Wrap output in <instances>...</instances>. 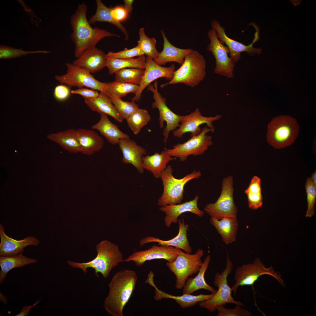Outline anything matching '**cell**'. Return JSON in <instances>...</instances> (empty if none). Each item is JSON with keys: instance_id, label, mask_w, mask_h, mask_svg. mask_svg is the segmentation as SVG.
<instances>
[{"instance_id": "cell-1", "label": "cell", "mask_w": 316, "mask_h": 316, "mask_svg": "<svg viewBox=\"0 0 316 316\" xmlns=\"http://www.w3.org/2000/svg\"><path fill=\"white\" fill-rule=\"evenodd\" d=\"M87 11L85 4H79L71 17L70 23L72 30L71 37L75 45L74 55L77 58L86 49L95 47L103 38L118 36L106 30L92 27L87 19Z\"/></svg>"}, {"instance_id": "cell-2", "label": "cell", "mask_w": 316, "mask_h": 316, "mask_svg": "<svg viewBox=\"0 0 316 316\" xmlns=\"http://www.w3.org/2000/svg\"><path fill=\"white\" fill-rule=\"evenodd\" d=\"M138 277L133 270L123 269L116 272L108 284L109 293L103 305L112 316H123L124 308L135 288Z\"/></svg>"}, {"instance_id": "cell-3", "label": "cell", "mask_w": 316, "mask_h": 316, "mask_svg": "<svg viewBox=\"0 0 316 316\" xmlns=\"http://www.w3.org/2000/svg\"><path fill=\"white\" fill-rule=\"evenodd\" d=\"M96 249L97 255L92 260L83 263L68 261V264L73 268L81 269L85 274L87 273L88 268H93L97 277L99 273L104 278H107L112 270L123 262V254L118 246L107 240L97 244Z\"/></svg>"}, {"instance_id": "cell-4", "label": "cell", "mask_w": 316, "mask_h": 316, "mask_svg": "<svg viewBox=\"0 0 316 316\" xmlns=\"http://www.w3.org/2000/svg\"><path fill=\"white\" fill-rule=\"evenodd\" d=\"M206 75V61L197 51L193 50L187 54L181 67L174 71L172 79L160 85L163 88L168 85L183 83L194 87L198 85Z\"/></svg>"}, {"instance_id": "cell-5", "label": "cell", "mask_w": 316, "mask_h": 316, "mask_svg": "<svg viewBox=\"0 0 316 316\" xmlns=\"http://www.w3.org/2000/svg\"><path fill=\"white\" fill-rule=\"evenodd\" d=\"M299 127L296 120L291 116H277L268 124L267 140L275 149L289 146L298 137Z\"/></svg>"}, {"instance_id": "cell-6", "label": "cell", "mask_w": 316, "mask_h": 316, "mask_svg": "<svg viewBox=\"0 0 316 316\" xmlns=\"http://www.w3.org/2000/svg\"><path fill=\"white\" fill-rule=\"evenodd\" d=\"M173 171L172 166L168 165L161 175L163 191L158 201V205L160 207L181 203L183 199L184 188L186 184L191 180L198 178L201 176L200 171L195 170L178 179L174 177Z\"/></svg>"}, {"instance_id": "cell-7", "label": "cell", "mask_w": 316, "mask_h": 316, "mask_svg": "<svg viewBox=\"0 0 316 316\" xmlns=\"http://www.w3.org/2000/svg\"><path fill=\"white\" fill-rule=\"evenodd\" d=\"M233 267V263L227 252L226 268L220 274L217 272L214 279L213 284L218 287V290L211 298L198 303L200 307L207 309L211 312H213L217 310V307H225L227 303L245 306L241 301L234 299L232 296L231 288L228 284L227 278L228 275L231 273Z\"/></svg>"}, {"instance_id": "cell-8", "label": "cell", "mask_w": 316, "mask_h": 316, "mask_svg": "<svg viewBox=\"0 0 316 316\" xmlns=\"http://www.w3.org/2000/svg\"><path fill=\"white\" fill-rule=\"evenodd\" d=\"M204 253V250L200 249L193 254L180 249L174 261L166 263V266L176 277L175 286L177 289L183 288L188 278L199 272L203 263L201 258Z\"/></svg>"}, {"instance_id": "cell-9", "label": "cell", "mask_w": 316, "mask_h": 316, "mask_svg": "<svg viewBox=\"0 0 316 316\" xmlns=\"http://www.w3.org/2000/svg\"><path fill=\"white\" fill-rule=\"evenodd\" d=\"M265 274L273 277L281 286H285L279 273L275 271L272 266L265 267L260 260L257 257L252 263L243 264L236 268L234 276L235 282L231 287L233 295L236 294L239 286L253 285L260 276Z\"/></svg>"}, {"instance_id": "cell-10", "label": "cell", "mask_w": 316, "mask_h": 316, "mask_svg": "<svg viewBox=\"0 0 316 316\" xmlns=\"http://www.w3.org/2000/svg\"><path fill=\"white\" fill-rule=\"evenodd\" d=\"M233 178L229 176L223 178L221 194L214 203L207 204L205 211L212 217L218 220L227 217H237L238 208L233 200Z\"/></svg>"}, {"instance_id": "cell-11", "label": "cell", "mask_w": 316, "mask_h": 316, "mask_svg": "<svg viewBox=\"0 0 316 316\" xmlns=\"http://www.w3.org/2000/svg\"><path fill=\"white\" fill-rule=\"evenodd\" d=\"M214 130L206 126L202 128L198 135L191 137L183 143L174 145L172 149L166 150L171 156L178 158L182 162L186 161L190 155H202L213 144L212 137L207 134L210 132H214Z\"/></svg>"}, {"instance_id": "cell-12", "label": "cell", "mask_w": 316, "mask_h": 316, "mask_svg": "<svg viewBox=\"0 0 316 316\" xmlns=\"http://www.w3.org/2000/svg\"><path fill=\"white\" fill-rule=\"evenodd\" d=\"M66 65L67 67L66 73L55 77V79L60 83L66 84L70 87H85L106 93L107 83L98 81L89 71L73 63H66Z\"/></svg>"}, {"instance_id": "cell-13", "label": "cell", "mask_w": 316, "mask_h": 316, "mask_svg": "<svg viewBox=\"0 0 316 316\" xmlns=\"http://www.w3.org/2000/svg\"><path fill=\"white\" fill-rule=\"evenodd\" d=\"M207 36L210 42L207 49L211 52L215 60L214 73L229 78H233L235 63L229 56V51L228 47L220 42L214 29L209 30Z\"/></svg>"}, {"instance_id": "cell-14", "label": "cell", "mask_w": 316, "mask_h": 316, "mask_svg": "<svg viewBox=\"0 0 316 316\" xmlns=\"http://www.w3.org/2000/svg\"><path fill=\"white\" fill-rule=\"evenodd\" d=\"M158 87V82L155 81L153 85L151 84L148 86L147 89L153 93L154 101L152 103V107L154 108H157L159 110L160 128H163L164 122L166 123L163 131L164 141L166 143L170 132L174 131L179 127L182 116L174 113L169 108L166 104V99L159 92Z\"/></svg>"}, {"instance_id": "cell-15", "label": "cell", "mask_w": 316, "mask_h": 316, "mask_svg": "<svg viewBox=\"0 0 316 316\" xmlns=\"http://www.w3.org/2000/svg\"><path fill=\"white\" fill-rule=\"evenodd\" d=\"M221 115H216L214 116H205L202 115L198 108L189 114L182 116L180 125L178 128L173 131L175 137L181 138L185 133L190 132L193 137L199 135L201 132L200 126L205 123L209 128L214 129L213 122L219 120Z\"/></svg>"}, {"instance_id": "cell-16", "label": "cell", "mask_w": 316, "mask_h": 316, "mask_svg": "<svg viewBox=\"0 0 316 316\" xmlns=\"http://www.w3.org/2000/svg\"><path fill=\"white\" fill-rule=\"evenodd\" d=\"M153 245L142 251H135L124 259L123 262H133L136 266L140 267L147 261L154 259H165L168 262L175 260L180 249L170 246Z\"/></svg>"}, {"instance_id": "cell-17", "label": "cell", "mask_w": 316, "mask_h": 316, "mask_svg": "<svg viewBox=\"0 0 316 316\" xmlns=\"http://www.w3.org/2000/svg\"><path fill=\"white\" fill-rule=\"evenodd\" d=\"M175 68L174 64L169 67H164L157 64L153 59L146 58L144 73L139 85L138 91L132 99V102H135L139 100L143 90L156 80L164 78L167 80H171L173 77Z\"/></svg>"}, {"instance_id": "cell-18", "label": "cell", "mask_w": 316, "mask_h": 316, "mask_svg": "<svg viewBox=\"0 0 316 316\" xmlns=\"http://www.w3.org/2000/svg\"><path fill=\"white\" fill-rule=\"evenodd\" d=\"M212 28L215 31L217 37L220 42L223 44H224L228 47L229 51L230 57L236 63L239 61L241 58V53L243 52H246L250 56L255 54H259L261 52V49L255 48L253 47V44L257 40L255 38L250 44L246 45L238 41L229 38L226 35L224 28L221 26L217 20H214L211 22Z\"/></svg>"}, {"instance_id": "cell-19", "label": "cell", "mask_w": 316, "mask_h": 316, "mask_svg": "<svg viewBox=\"0 0 316 316\" xmlns=\"http://www.w3.org/2000/svg\"><path fill=\"white\" fill-rule=\"evenodd\" d=\"M154 276L153 272L151 271L148 275L146 282L155 288L154 299L157 301H160L164 298L172 299L174 300L180 307L184 308L194 306L200 302L211 298L215 294V293L207 295L200 294L197 295H193L183 294L180 296L173 295L162 291L156 286L153 280Z\"/></svg>"}, {"instance_id": "cell-20", "label": "cell", "mask_w": 316, "mask_h": 316, "mask_svg": "<svg viewBox=\"0 0 316 316\" xmlns=\"http://www.w3.org/2000/svg\"><path fill=\"white\" fill-rule=\"evenodd\" d=\"M199 197V196L197 195L193 200L182 203L171 204L160 207V210L166 214L164 218L166 226L169 228L172 223L176 224L179 216L187 212H191L200 217H202L205 212L200 210L197 206Z\"/></svg>"}, {"instance_id": "cell-21", "label": "cell", "mask_w": 316, "mask_h": 316, "mask_svg": "<svg viewBox=\"0 0 316 316\" xmlns=\"http://www.w3.org/2000/svg\"><path fill=\"white\" fill-rule=\"evenodd\" d=\"M118 144L123 154L122 162L131 164L140 174H143L142 158L147 154L146 149L130 138L120 139Z\"/></svg>"}, {"instance_id": "cell-22", "label": "cell", "mask_w": 316, "mask_h": 316, "mask_svg": "<svg viewBox=\"0 0 316 316\" xmlns=\"http://www.w3.org/2000/svg\"><path fill=\"white\" fill-rule=\"evenodd\" d=\"M0 256H6L22 253L25 248L30 245L37 246L40 240L32 236L26 237L23 239L17 240L8 236L4 228L0 224Z\"/></svg>"}, {"instance_id": "cell-23", "label": "cell", "mask_w": 316, "mask_h": 316, "mask_svg": "<svg viewBox=\"0 0 316 316\" xmlns=\"http://www.w3.org/2000/svg\"><path fill=\"white\" fill-rule=\"evenodd\" d=\"M107 60V54L95 47L85 51L73 63L94 73L106 67Z\"/></svg>"}, {"instance_id": "cell-24", "label": "cell", "mask_w": 316, "mask_h": 316, "mask_svg": "<svg viewBox=\"0 0 316 316\" xmlns=\"http://www.w3.org/2000/svg\"><path fill=\"white\" fill-rule=\"evenodd\" d=\"M179 225L178 234L173 238L168 240H163L153 236H147L140 240V244L142 246L151 242H157L159 245L172 246L183 250L185 252L191 254L192 248L190 245L188 239L187 229L189 225L185 224L183 218H178Z\"/></svg>"}, {"instance_id": "cell-25", "label": "cell", "mask_w": 316, "mask_h": 316, "mask_svg": "<svg viewBox=\"0 0 316 316\" xmlns=\"http://www.w3.org/2000/svg\"><path fill=\"white\" fill-rule=\"evenodd\" d=\"M160 32L164 41L163 49L154 61L160 66L171 62H176L181 65L186 56L193 49H182L174 46L168 40L164 30H161Z\"/></svg>"}, {"instance_id": "cell-26", "label": "cell", "mask_w": 316, "mask_h": 316, "mask_svg": "<svg viewBox=\"0 0 316 316\" xmlns=\"http://www.w3.org/2000/svg\"><path fill=\"white\" fill-rule=\"evenodd\" d=\"M77 130L80 152L82 154L91 155L103 147V139L95 131L84 128H78Z\"/></svg>"}, {"instance_id": "cell-27", "label": "cell", "mask_w": 316, "mask_h": 316, "mask_svg": "<svg viewBox=\"0 0 316 316\" xmlns=\"http://www.w3.org/2000/svg\"><path fill=\"white\" fill-rule=\"evenodd\" d=\"M83 98L85 103L92 111L110 116L119 123L123 121V118L105 93L100 92L95 98Z\"/></svg>"}, {"instance_id": "cell-28", "label": "cell", "mask_w": 316, "mask_h": 316, "mask_svg": "<svg viewBox=\"0 0 316 316\" xmlns=\"http://www.w3.org/2000/svg\"><path fill=\"white\" fill-rule=\"evenodd\" d=\"M91 128L99 131L112 145L118 144L121 139L130 138L129 135L121 131L109 120L108 116L105 114H100L99 120L92 125Z\"/></svg>"}, {"instance_id": "cell-29", "label": "cell", "mask_w": 316, "mask_h": 316, "mask_svg": "<svg viewBox=\"0 0 316 316\" xmlns=\"http://www.w3.org/2000/svg\"><path fill=\"white\" fill-rule=\"evenodd\" d=\"M210 222L221 236L223 242L226 245L236 241L238 227L237 217H227L220 220L211 217Z\"/></svg>"}, {"instance_id": "cell-30", "label": "cell", "mask_w": 316, "mask_h": 316, "mask_svg": "<svg viewBox=\"0 0 316 316\" xmlns=\"http://www.w3.org/2000/svg\"><path fill=\"white\" fill-rule=\"evenodd\" d=\"M47 138L69 152H80L81 148L77 130L74 129L51 133L47 135Z\"/></svg>"}, {"instance_id": "cell-31", "label": "cell", "mask_w": 316, "mask_h": 316, "mask_svg": "<svg viewBox=\"0 0 316 316\" xmlns=\"http://www.w3.org/2000/svg\"><path fill=\"white\" fill-rule=\"evenodd\" d=\"M210 261L211 256L208 255L205 258L197 275L194 277L188 278L183 288V294H191L200 289L208 290L212 293H216L217 291L207 284L205 279V274Z\"/></svg>"}, {"instance_id": "cell-32", "label": "cell", "mask_w": 316, "mask_h": 316, "mask_svg": "<svg viewBox=\"0 0 316 316\" xmlns=\"http://www.w3.org/2000/svg\"><path fill=\"white\" fill-rule=\"evenodd\" d=\"M174 159L165 150L160 153L156 152L151 155L145 156L142 158V166L144 169L150 172L155 178H158L166 168L167 164Z\"/></svg>"}, {"instance_id": "cell-33", "label": "cell", "mask_w": 316, "mask_h": 316, "mask_svg": "<svg viewBox=\"0 0 316 316\" xmlns=\"http://www.w3.org/2000/svg\"><path fill=\"white\" fill-rule=\"evenodd\" d=\"M37 262L35 259L29 258L22 253L6 256H0V283L2 284L7 273L12 269L19 268Z\"/></svg>"}, {"instance_id": "cell-34", "label": "cell", "mask_w": 316, "mask_h": 316, "mask_svg": "<svg viewBox=\"0 0 316 316\" xmlns=\"http://www.w3.org/2000/svg\"><path fill=\"white\" fill-rule=\"evenodd\" d=\"M97 7L96 12L88 20L90 25L94 24L97 22H107L112 24L124 34L125 40L129 38L128 34L126 28L120 22L115 20L112 16L111 11V8L105 6L101 0H96Z\"/></svg>"}, {"instance_id": "cell-35", "label": "cell", "mask_w": 316, "mask_h": 316, "mask_svg": "<svg viewBox=\"0 0 316 316\" xmlns=\"http://www.w3.org/2000/svg\"><path fill=\"white\" fill-rule=\"evenodd\" d=\"M146 58L144 55L137 58L128 59H116L107 57L106 67L109 74L115 73L118 71L127 68H138L145 69Z\"/></svg>"}, {"instance_id": "cell-36", "label": "cell", "mask_w": 316, "mask_h": 316, "mask_svg": "<svg viewBox=\"0 0 316 316\" xmlns=\"http://www.w3.org/2000/svg\"><path fill=\"white\" fill-rule=\"evenodd\" d=\"M245 193L247 195L248 206L250 209L255 210L262 206L263 198L261 180L259 177L256 176L253 177Z\"/></svg>"}, {"instance_id": "cell-37", "label": "cell", "mask_w": 316, "mask_h": 316, "mask_svg": "<svg viewBox=\"0 0 316 316\" xmlns=\"http://www.w3.org/2000/svg\"><path fill=\"white\" fill-rule=\"evenodd\" d=\"M151 118L146 110L138 108L126 119L129 128L134 134H138L150 121Z\"/></svg>"}, {"instance_id": "cell-38", "label": "cell", "mask_w": 316, "mask_h": 316, "mask_svg": "<svg viewBox=\"0 0 316 316\" xmlns=\"http://www.w3.org/2000/svg\"><path fill=\"white\" fill-rule=\"evenodd\" d=\"M145 72V69L138 68H123L115 73V81L139 85Z\"/></svg>"}, {"instance_id": "cell-39", "label": "cell", "mask_w": 316, "mask_h": 316, "mask_svg": "<svg viewBox=\"0 0 316 316\" xmlns=\"http://www.w3.org/2000/svg\"><path fill=\"white\" fill-rule=\"evenodd\" d=\"M139 34V39L138 42L137 46L147 57L154 60L159 54L156 47V39L154 38L148 37L145 34L143 27L140 29Z\"/></svg>"}, {"instance_id": "cell-40", "label": "cell", "mask_w": 316, "mask_h": 316, "mask_svg": "<svg viewBox=\"0 0 316 316\" xmlns=\"http://www.w3.org/2000/svg\"><path fill=\"white\" fill-rule=\"evenodd\" d=\"M138 88L139 85H138L114 81L107 83L106 93L121 98L130 93H133L135 95Z\"/></svg>"}, {"instance_id": "cell-41", "label": "cell", "mask_w": 316, "mask_h": 316, "mask_svg": "<svg viewBox=\"0 0 316 316\" xmlns=\"http://www.w3.org/2000/svg\"><path fill=\"white\" fill-rule=\"evenodd\" d=\"M106 94L110 98L112 103L123 119L126 120L133 112L139 108L138 105L134 102L124 101L121 98L115 97L108 93Z\"/></svg>"}, {"instance_id": "cell-42", "label": "cell", "mask_w": 316, "mask_h": 316, "mask_svg": "<svg viewBox=\"0 0 316 316\" xmlns=\"http://www.w3.org/2000/svg\"><path fill=\"white\" fill-rule=\"evenodd\" d=\"M305 188L308 205L305 217H311L315 214L316 201V186L314 184L311 178L308 177L307 178Z\"/></svg>"}, {"instance_id": "cell-43", "label": "cell", "mask_w": 316, "mask_h": 316, "mask_svg": "<svg viewBox=\"0 0 316 316\" xmlns=\"http://www.w3.org/2000/svg\"><path fill=\"white\" fill-rule=\"evenodd\" d=\"M50 52L45 50L24 51L22 48L17 49L8 46L1 45L0 46V58L7 59L16 58L30 54L47 53Z\"/></svg>"}, {"instance_id": "cell-44", "label": "cell", "mask_w": 316, "mask_h": 316, "mask_svg": "<svg viewBox=\"0 0 316 316\" xmlns=\"http://www.w3.org/2000/svg\"><path fill=\"white\" fill-rule=\"evenodd\" d=\"M143 55H144L143 52L137 46L131 49L125 48L123 50L116 52L109 51L107 54V56L116 59H128Z\"/></svg>"}, {"instance_id": "cell-45", "label": "cell", "mask_w": 316, "mask_h": 316, "mask_svg": "<svg viewBox=\"0 0 316 316\" xmlns=\"http://www.w3.org/2000/svg\"><path fill=\"white\" fill-rule=\"evenodd\" d=\"M242 306L236 305V307L233 309H227L224 307L219 306L217 308L218 311L217 316H250L251 313Z\"/></svg>"}, {"instance_id": "cell-46", "label": "cell", "mask_w": 316, "mask_h": 316, "mask_svg": "<svg viewBox=\"0 0 316 316\" xmlns=\"http://www.w3.org/2000/svg\"><path fill=\"white\" fill-rule=\"evenodd\" d=\"M71 91L68 86L61 85L56 86L54 88V95L55 99L59 101H64L69 97Z\"/></svg>"}, {"instance_id": "cell-47", "label": "cell", "mask_w": 316, "mask_h": 316, "mask_svg": "<svg viewBox=\"0 0 316 316\" xmlns=\"http://www.w3.org/2000/svg\"><path fill=\"white\" fill-rule=\"evenodd\" d=\"M111 13L113 18L118 22L126 19L128 14L125 8L121 6H117L111 8Z\"/></svg>"}, {"instance_id": "cell-48", "label": "cell", "mask_w": 316, "mask_h": 316, "mask_svg": "<svg viewBox=\"0 0 316 316\" xmlns=\"http://www.w3.org/2000/svg\"><path fill=\"white\" fill-rule=\"evenodd\" d=\"M71 93L72 94L80 95L82 96L83 98H96L99 95L97 90L84 88L72 90Z\"/></svg>"}, {"instance_id": "cell-49", "label": "cell", "mask_w": 316, "mask_h": 316, "mask_svg": "<svg viewBox=\"0 0 316 316\" xmlns=\"http://www.w3.org/2000/svg\"><path fill=\"white\" fill-rule=\"evenodd\" d=\"M41 299L38 300L32 305L24 306L20 312L15 315L16 316H26L29 315V313L30 309L36 305L40 301Z\"/></svg>"}, {"instance_id": "cell-50", "label": "cell", "mask_w": 316, "mask_h": 316, "mask_svg": "<svg viewBox=\"0 0 316 316\" xmlns=\"http://www.w3.org/2000/svg\"><path fill=\"white\" fill-rule=\"evenodd\" d=\"M133 0H124V8L126 10L128 13H130L133 9L132 4L133 2Z\"/></svg>"}, {"instance_id": "cell-51", "label": "cell", "mask_w": 316, "mask_h": 316, "mask_svg": "<svg viewBox=\"0 0 316 316\" xmlns=\"http://www.w3.org/2000/svg\"><path fill=\"white\" fill-rule=\"evenodd\" d=\"M312 181L313 182L315 185L316 186V171H315L312 174L311 177H310Z\"/></svg>"}]
</instances>
